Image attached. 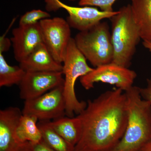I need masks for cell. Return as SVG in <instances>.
Masks as SVG:
<instances>
[{
  "label": "cell",
  "instance_id": "1",
  "mask_svg": "<svg viewBox=\"0 0 151 151\" xmlns=\"http://www.w3.org/2000/svg\"><path fill=\"white\" fill-rule=\"evenodd\" d=\"M82 124V136L74 151H112L124 136L128 122L125 92L116 88L88 100L78 115Z\"/></svg>",
  "mask_w": 151,
  "mask_h": 151
},
{
  "label": "cell",
  "instance_id": "2",
  "mask_svg": "<svg viewBox=\"0 0 151 151\" xmlns=\"http://www.w3.org/2000/svg\"><path fill=\"white\" fill-rule=\"evenodd\" d=\"M128 122L122 139L112 151H138L151 141V104L142 98L140 87L125 91Z\"/></svg>",
  "mask_w": 151,
  "mask_h": 151
},
{
  "label": "cell",
  "instance_id": "3",
  "mask_svg": "<svg viewBox=\"0 0 151 151\" xmlns=\"http://www.w3.org/2000/svg\"><path fill=\"white\" fill-rule=\"evenodd\" d=\"M111 40L113 48L112 63L129 68L141 37L135 24L130 4L124 6L111 18Z\"/></svg>",
  "mask_w": 151,
  "mask_h": 151
},
{
  "label": "cell",
  "instance_id": "4",
  "mask_svg": "<svg viewBox=\"0 0 151 151\" xmlns=\"http://www.w3.org/2000/svg\"><path fill=\"white\" fill-rule=\"evenodd\" d=\"M86 58L76 45L74 38H71L63 61V74L65 75L63 93L65 101V116L74 117L85 110L87 103L79 101L76 95L75 85L78 78L86 75L94 68L89 67Z\"/></svg>",
  "mask_w": 151,
  "mask_h": 151
},
{
  "label": "cell",
  "instance_id": "5",
  "mask_svg": "<svg viewBox=\"0 0 151 151\" xmlns=\"http://www.w3.org/2000/svg\"><path fill=\"white\" fill-rule=\"evenodd\" d=\"M74 39L79 50L94 67L113 61L111 32L106 22H100L87 30L79 32Z\"/></svg>",
  "mask_w": 151,
  "mask_h": 151
},
{
  "label": "cell",
  "instance_id": "6",
  "mask_svg": "<svg viewBox=\"0 0 151 151\" xmlns=\"http://www.w3.org/2000/svg\"><path fill=\"white\" fill-rule=\"evenodd\" d=\"M64 85L31 100H25L22 114L33 116L39 121H51L65 116Z\"/></svg>",
  "mask_w": 151,
  "mask_h": 151
},
{
  "label": "cell",
  "instance_id": "7",
  "mask_svg": "<svg viewBox=\"0 0 151 151\" xmlns=\"http://www.w3.org/2000/svg\"><path fill=\"white\" fill-rule=\"evenodd\" d=\"M45 8L48 12H55L60 9H65L68 14L67 22L70 27L80 32L91 28L105 19H110L118 13L99 10L90 6L75 7L68 5L60 0H45Z\"/></svg>",
  "mask_w": 151,
  "mask_h": 151
},
{
  "label": "cell",
  "instance_id": "8",
  "mask_svg": "<svg viewBox=\"0 0 151 151\" xmlns=\"http://www.w3.org/2000/svg\"><path fill=\"white\" fill-rule=\"evenodd\" d=\"M39 23L44 44L55 60L62 64L71 38L70 26L59 17L44 19Z\"/></svg>",
  "mask_w": 151,
  "mask_h": 151
},
{
  "label": "cell",
  "instance_id": "9",
  "mask_svg": "<svg viewBox=\"0 0 151 151\" xmlns=\"http://www.w3.org/2000/svg\"><path fill=\"white\" fill-rule=\"evenodd\" d=\"M137 77L134 70L113 63L100 65L80 78V83L86 90L94 88V84L101 82L115 85L124 92L133 86Z\"/></svg>",
  "mask_w": 151,
  "mask_h": 151
},
{
  "label": "cell",
  "instance_id": "10",
  "mask_svg": "<svg viewBox=\"0 0 151 151\" xmlns=\"http://www.w3.org/2000/svg\"><path fill=\"white\" fill-rule=\"evenodd\" d=\"M63 74L60 72H26L19 84L20 98L25 101L31 100L64 85Z\"/></svg>",
  "mask_w": 151,
  "mask_h": 151
},
{
  "label": "cell",
  "instance_id": "11",
  "mask_svg": "<svg viewBox=\"0 0 151 151\" xmlns=\"http://www.w3.org/2000/svg\"><path fill=\"white\" fill-rule=\"evenodd\" d=\"M22 113L17 107L0 111V151H31V143L17 142L15 130Z\"/></svg>",
  "mask_w": 151,
  "mask_h": 151
},
{
  "label": "cell",
  "instance_id": "12",
  "mask_svg": "<svg viewBox=\"0 0 151 151\" xmlns=\"http://www.w3.org/2000/svg\"><path fill=\"white\" fill-rule=\"evenodd\" d=\"M12 33L11 41L14 56L19 63L25 59L36 47L43 43L39 22L29 25L19 26L13 29Z\"/></svg>",
  "mask_w": 151,
  "mask_h": 151
},
{
  "label": "cell",
  "instance_id": "13",
  "mask_svg": "<svg viewBox=\"0 0 151 151\" xmlns=\"http://www.w3.org/2000/svg\"><path fill=\"white\" fill-rule=\"evenodd\" d=\"M19 66L26 72H62L63 69V65L55 60L43 43L19 63Z\"/></svg>",
  "mask_w": 151,
  "mask_h": 151
},
{
  "label": "cell",
  "instance_id": "14",
  "mask_svg": "<svg viewBox=\"0 0 151 151\" xmlns=\"http://www.w3.org/2000/svg\"><path fill=\"white\" fill-rule=\"evenodd\" d=\"M130 5L141 39L151 43V0H132Z\"/></svg>",
  "mask_w": 151,
  "mask_h": 151
},
{
  "label": "cell",
  "instance_id": "15",
  "mask_svg": "<svg viewBox=\"0 0 151 151\" xmlns=\"http://www.w3.org/2000/svg\"><path fill=\"white\" fill-rule=\"evenodd\" d=\"M51 127L68 142L76 145L82 136V124L79 116L64 117L50 121Z\"/></svg>",
  "mask_w": 151,
  "mask_h": 151
},
{
  "label": "cell",
  "instance_id": "16",
  "mask_svg": "<svg viewBox=\"0 0 151 151\" xmlns=\"http://www.w3.org/2000/svg\"><path fill=\"white\" fill-rule=\"evenodd\" d=\"M38 120L33 116L22 115L21 116L14 133L17 142L20 143L39 142L42 136L37 123Z\"/></svg>",
  "mask_w": 151,
  "mask_h": 151
},
{
  "label": "cell",
  "instance_id": "17",
  "mask_svg": "<svg viewBox=\"0 0 151 151\" xmlns=\"http://www.w3.org/2000/svg\"><path fill=\"white\" fill-rule=\"evenodd\" d=\"M42 136V140L55 151H74L75 147L65 140L55 131L50 121H39L37 123Z\"/></svg>",
  "mask_w": 151,
  "mask_h": 151
},
{
  "label": "cell",
  "instance_id": "18",
  "mask_svg": "<svg viewBox=\"0 0 151 151\" xmlns=\"http://www.w3.org/2000/svg\"><path fill=\"white\" fill-rule=\"evenodd\" d=\"M26 71L19 65H9L2 52H0V87L19 85Z\"/></svg>",
  "mask_w": 151,
  "mask_h": 151
},
{
  "label": "cell",
  "instance_id": "19",
  "mask_svg": "<svg viewBox=\"0 0 151 151\" xmlns=\"http://www.w3.org/2000/svg\"><path fill=\"white\" fill-rule=\"evenodd\" d=\"M50 14L40 9H34L23 15L19 22V26L29 25L39 22L42 20L50 18Z\"/></svg>",
  "mask_w": 151,
  "mask_h": 151
},
{
  "label": "cell",
  "instance_id": "20",
  "mask_svg": "<svg viewBox=\"0 0 151 151\" xmlns=\"http://www.w3.org/2000/svg\"><path fill=\"white\" fill-rule=\"evenodd\" d=\"M116 0H79L78 5L96 6L104 12H113V6Z\"/></svg>",
  "mask_w": 151,
  "mask_h": 151
},
{
  "label": "cell",
  "instance_id": "21",
  "mask_svg": "<svg viewBox=\"0 0 151 151\" xmlns=\"http://www.w3.org/2000/svg\"><path fill=\"white\" fill-rule=\"evenodd\" d=\"M142 98L151 104V78L147 79V85L145 88H140Z\"/></svg>",
  "mask_w": 151,
  "mask_h": 151
},
{
  "label": "cell",
  "instance_id": "22",
  "mask_svg": "<svg viewBox=\"0 0 151 151\" xmlns=\"http://www.w3.org/2000/svg\"><path fill=\"white\" fill-rule=\"evenodd\" d=\"M31 151H55L47 145L42 140L39 142L31 143Z\"/></svg>",
  "mask_w": 151,
  "mask_h": 151
},
{
  "label": "cell",
  "instance_id": "23",
  "mask_svg": "<svg viewBox=\"0 0 151 151\" xmlns=\"http://www.w3.org/2000/svg\"><path fill=\"white\" fill-rule=\"evenodd\" d=\"M138 151H151V141L145 144Z\"/></svg>",
  "mask_w": 151,
  "mask_h": 151
},
{
  "label": "cell",
  "instance_id": "24",
  "mask_svg": "<svg viewBox=\"0 0 151 151\" xmlns=\"http://www.w3.org/2000/svg\"><path fill=\"white\" fill-rule=\"evenodd\" d=\"M143 45L145 48L147 49L148 50L151 52V43L147 42H143Z\"/></svg>",
  "mask_w": 151,
  "mask_h": 151
},
{
  "label": "cell",
  "instance_id": "25",
  "mask_svg": "<svg viewBox=\"0 0 151 151\" xmlns=\"http://www.w3.org/2000/svg\"><path fill=\"white\" fill-rule=\"evenodd\" d=\"M69 1H77V0H68Z\"/></svg>",
  "mask_w": 151,
  "mask_h": 151
}]
</instances>
